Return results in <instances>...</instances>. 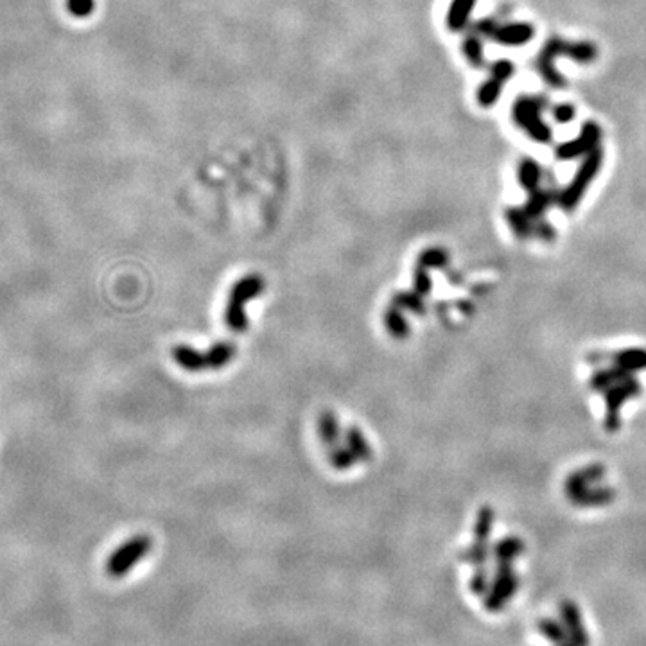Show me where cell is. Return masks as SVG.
I'll return each mask as SVG.
<instances>
[{"mask_svg": "<svg viewBox=\"0 0 646 646\" xmlns=\"http://www.w3.org/2000/svg\"><path fill=\"white\" fill-rule=\"evenodd\" d=\"M560 54H567L576 63H591V61L596 59L598 49L593 43H588V42H580V43H567V42H562V40L548 42L544 45L539 59H537V67H539V73L542 74V78L553 88H562L564 87V80L557 73L555 65H553L555 58H558Z\"/></svg>", "mask_w": 646, "mask_h": 646, "instance_id": "obj_1", "label": "cell"}, {"mask_svg": "<svg viewBox=\"0 0 646 646\" xmlns=\"http://www.w3.org/2000/svg\"><path fill=\"white\" fill-rule=\"evenodd\" d=\"M544 110V101L539 97H519L513 103L511 115L517 126H521L525 132L537 142H550L551 129L542 120L541 113Z\"/></svg>", "mask_w": 646, "mask_h": 646, "instance_id": "obj_2", "label": "cell"}, {"mask_svg": "<svg viewBox=\"0 0 646 646\" xmlns=\"http://www.w3.org/2000/svg\"><path fill=\"white\" fill-rule=\"evenodd\" d=\"M151 550V541L148 537H135L124 542L117 551H113L108 558L106 571L113 578H122L127 571H132L137 562L146 557Z\"/></svg>", "mask_w": 646, "mask_h": 646, "instance_id": "obj_3", "label": "cell"}, {"mask_svg": "<svg viewBox=\"0 0 646 646\" xmlns=\"http://www.w3.org/2000/svg\"><path fill=\"white\" fill-rule=\"evenodd\" d=\"M602 160H604V153L602 150H593L589 155H586V160L584 164L580 165L578 173L574 174L573 181L569 183V187L564 190L562 194V205L565 209H571L578 204V198L584 194L586 187L593 181V178L596 176L600 165H602Z\"/></svg>", "mask_w": 646, "mask_h": 646, "instance_id": "obj_4", "label": "cell"}, {"mask_svg": "<svg viewBox=\"0 0 646 646\" xmlns=\"http://www.w3.org/2000/svg\"><path fill=\"white\" fill-rule=\"evenodd\" d=\"M261 291H263V281L258 277H248L234 288L230 300H228L227 321H228V326H232L237 333H242V329H246V318L242 316V305L246 304L248 298L255 296Z\"/></svg>", "mask_w": 646, "mask_h": 646, "instance_id": "obj_5", "label": "cell"}, {"mask_svg": "<svg viewBox=\"0 0 646 646\" xmlns=\"http://www.w3.org/2000/svg\"><path fill=\"white\" fill-rule=\"evenodd\" d=\"M600 137H602L600 127L595 122H586L584 126H581V132H580L578 139L558 146L557 157L562 160H573L581 155H589L593 150H596Z\"/></svg>", "mask_w": 646, "mask_h": 646, "instance_id": "obj_6", "label": "cell"}, {"mask_svg": "<svg viewBox=\"0 0 646 646\" xmlns=\"http://www.w3.org/2000/svg\"><path fill=\"white\" fill-rule=\"evenodd\" d=\"M234 354V347L223 343L218 349L212 350L211 356H200L190 349H176L174 350V358L176 363L181 365L187 370H200V368H209V366H221L223 363L228 361V358H232Z\"/></svg>", "mask_w": 646, "mask_h": 646, "instance_id": "obj_7", "label": "cell"}, {"mask_svg": "<svg viewBox=\"0 0 646 646\" xmlns=\"http://www.w3.org/2000/svg\"><path fill=\"white\" fill-rule=\"evenodd\" d=\"M511 74H513V65L510 61H497L492 67L490 80H487L481 85V88L478 90L480 104L485 108L496 104V101L503 90V85L510 80Z\"/></svg>", "mask_w": 646, "mask_h": 646, "instance_id": "obj_8", "label": "cell"}, {"mask_svg": "<svg viewBox=\"0 0 646 646\" xmlns=\"http://www.w3.org/2000/svg\"><path fill=\"white\" fill-rule=\"evenodd\" d=\"M534 35L535 31L528 24H506V26H496L490 36L501 45L519 47L527 45L534 38Z\"/></svg>", "mask_w": 646, "mask_h": 646, "instance_id": "obj_9", "label": "cell"}, {"mask_svg": "<svg viewBox=\"0 0 646 646\" xmlns=\"http://www.w3.org/2000/svg\"><path fill=\"white\" fill-rule=\"evenodd\" d=\"M474 6H476V0H452L449 12H447V19H445L449 31H452V33L464 31Z\"/></svg>", "mask_w": 646, "mask_h": 646, "instance_id": "obj_10", "label": "cell"}, {"mask_svg": "<svg viewBox=\"0 0 646 646\" xmlns=\"http://www.w3.org/2000/svg\"><path fill=\"white\" fill-rule=\"evenodd\" d=\"M464 52L467 56V59L474 65V67H481L483 65V47L478 36L471 35L465 38L464 42Z\"/></svg>", "mask_w": 646, "mask_h": 646, "instance_id": "obj_11", "label": "cell"}, {"mask_svg": "<svg viewBox=\"0 0 646 646\" xmlns=\"http://www.w3.org/2000/svg\"><path fill=\"white\" fill-rule=\"evenodd\" d=\"M96 10V0H67V12L76 19H87Z\"/></svg>", "mask_w": 646, "mask_h": 646, "instance_id": "obj_12", "label": "cell"}, {"mask_svg": "<svg viewBox=\"0 0 646 646\" xmlns=\"http://www.w3.org/2000/svg\"><path fill=\"white\" fill-rule=\"evenodd\" d=\"M521 181L527 185V188H535L537 183H539V178H541V169L535 162L532 160H525L521 164Z\"/></svg>", "mask_w": 646, "mask_h": 646, "instance_id": "obj_13", "label": "cell"}, {"mask_svg": "<svg viewBox=\"0 0 646 646\" xmlns=\"http://www.w3.org/2000/svg\"><path fill=\"white\" fill-rule=\"evenodd\" d=\"M553 115L558 122H569L574 119V108L571 104H560L555 108Z\"/></svg>", "mask_w": 646, "mask_h": 646, "instance_id": "obj_14", "label": "cell"}]
</instances>
